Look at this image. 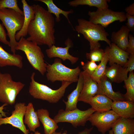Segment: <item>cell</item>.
Listing matches in <instances>:
<instances>
[{
    "instance_id": "obj_11",
    "label": "cell",
    "mask_w": 134,
    "mask_h": 134,
    "mask_svg": "<svg viewBox=\"0 0 134 134\" xmlns=\"http://www.w3.org/2000/svg\"><path fill=\"white\" fill-rule=\"evenodd\" d=\"M26 108L25 103H16L14 106V109L12 111L10 116L0 118V126L3 124H10L19 129L24 134H29V130L26 129L23 120Z\"/></svg>"
},
{
    "instance_id": "obj_37",
    "label": "cell",
    "mask_w": 134,
    "mask_h": 134,
    "mask_svg": "<svg viewBox=\"0 0 134 134\" xmlns=\"http://www.w3.org/2000/svg\"><path fill=\"white\" fill-rule=\"evenodd\" d=\"M93 129V127L90 128H86L84 130L81 132H79L78 134H90L91 133ZM52 134H67V132L66 131H65L63 133L61 132H55Z\"/></svg>"
},
{
    "instance_id": "obj_20",
    "label": "cell",
    "mask_w": 134,
    "mask_h": 134,
    "mask_svg": "<svg viewBox=\"0 0 134 134\" xmlns=\"http://www.w3.org/2000/svg\"><path fill=\"white\" fill-rule=\"evenodd\" d=\"M22 59L20 55L9 53L0 45V67L14 66L21 68L23 66Z\"/></svg>"
},
{
    "instance_id": "obj_1",
    "label": "cell",
    "mask_w": 134,
    "mask_h": 134,
    "mask_svg": "<svg viewBox=\"0 0 134 134\" xmlns=\"http://www.w3.org/2000/svg\"><path fill=\"white\" fill-rule=\"evenodd\" d=\"M33 5L35 17L29 24L28 31L29 36L26 39L38 45H46L50 48L55 44L54 18L42 6L37 4Z\"/></svg>"
},
{
    "instance_id": "obj_16",
    "label": "cell",
    "mask_w": 134,
    "mask_h": 134,
    "mask_svg": "<svg viewBox=\"0 0 134 134\" xmlns=\"http://www.w3.org/2000/svg\"><path fill=\"white\" fill-rule=\"evenodd\" d=\"M108 61L110 66L114 64L123 67L129 58L130 54L118 47L116 44L111 43L108 50Z\"/></svg>"
},
{
    "instance_id": "obj_25",
    "label": "cell",
    "mask_w": 134,
    "mask_h": 134,
    "mask_svg": "<svg viewBox=\"0 0 134 134\" xmlns=\"http://www.w3.org/2000/svg\"><path fill=\"white\" fill-rule=\"evenodd\" d=\"M24 116V123L27 125L30 131L34 132L36 129L40 127V123L32 103H29L26 106Z\"/></svg>"
},
{
    "instance_id": "obj_33",
    "label": "cell",
    "mask_w": 134,
    "mask_h": 134,
    "mask_svg": "<svg viewBox=\"0 0 134 134\" xmlns=\"http://www.w3.org/2000/svg\"><path fill=\"white\" fill-rule=\"evenodd\" d=\"M130 54H134V37L129 34V42L125 51Z\"/></svg>"
},
{
    "instance_id": "obj_17",
    "label": "cell",
    "mask_w": 134,
    "mask_h": 134,
    "mask_svg": "<svg viewBox=\"0 0 134 134\" xmlns=\"http://www.w3.org/2000/svg\"><path fill=\"white\" fill-rule=\"evenodd\" d=\"M111 109L120 117H134V102L128 100L113 101Z\"/></svg>"
},
{
    "instance_id": "obj_32",
    "label": "cell",
    "mask_w": 134,
    "mask_h": 134,
    "mask_svg": "<svg viewBox=\"0 0 134 134\" xmlns=\"http://www.w3.org/2000/svg\"><path fill=\"white\" fill-rule=\"evenodd\" d=\"M81 63L83 71L86 72L91 76L96 70L98 66L95 62L90 61L85 63L81 62Z\"/></svg>"
},
{
    "instance_id": "obj_26",
    "label": "cell",
    "mask_w": 134,
    "mask_h": 134,
    "mask_svg": "<svg viewBox=\"0 0 134 134\" xmlns=\"http://www.w3.org/2000/svg\"><path fill=\"white\" fill-rule=\"evenodd\" d=\"M36 1L41 2L45 3L47 6L48 11L51 14L53 13L56 16L55 20L58 22L60 21V15L62 14L67 19L69 23L72 25L68 18V15L69 14L73 13V10L71 9L68 11H65L59 8L54 3L52 0H37Z\"/></svg>"
},
{
    "instance_id": "obj_8",
    "label": "cell",
    "mask_w": 134,
    "mask_h": 134,
    "mask_svg": "<svg viewBox=\"0 0 134 134\" xmlns=\"http://www.w3.org/2000/svg\"><path fill=\"white\" fill-rule=\"evenodd\" d=\"M95 112L91 108L85 110H81L77 108L70 111L61 109L53 119L57 123L67 122L70 123L75 128L80 126H84L90 116Z\"/></svg>"
},
{
    "instance_id": "obj_31",
    "label": "cell",
    "mask_w": 134,
    "mask_h": 134,
    "mask_svg": "<svg viewBox=\"0 0 134 134\" xmlns=\"http://www.w3.org/2000/svg\"><path fill=\"white\" fill-rule=\"evenodd\" d=\"M17 2V0H0V9L4 8L11 9L24 15L23 11L19 8Z\"/></svg>"
},
{
    "instance_id": "obj_10",
    "label": "cell",
    "mask_w": 134,
    "mask_h": 134,
    "mask_svg": "<svg viewBox=\"0 0 134 134\" xmlns=\"http://www.w3.org/2000/svg\"><path fill=\"white\" fill-rule=\"evenodd\" d=\"M120 117L112 110L102 112H95L88 121L102 134H105L111 128Z\"/></svg>"
},
{
    "instance_id": "obj_3",
    "label": "cell",
    "mask_w": 134,
    "mask_h": 134,
    "mask_svg": "<svg viewBox=\"0 0 134 134\" xmlns=\"http://www.w3.org/2000/svg\"><path fill=\"white\" fill-rule=\"evenodd\" d=\"M35 74L33 72L31 76L29 92L34 98L46 100L50 103L57 102L64 96L67 88L72 83L63 81L61 86L56 90L40 83L34 79Z\"/></svg>"
},
{
    "instance_id": "obj_36",
    "label": "cell",
    "mask_w": 134,
    "mask_h": 134,
    "mask_svg": "<svg viewBox=\"0 0 134 134\" xmlns=\"http://www.w3.org/2000/svg\"><path fill=\"white\" fill-rule=\"evenodd\" d=\"M7 35L3 25L0 23V41L8 45L9 41L7 40Z\"/></svg>"
},
{
    "instance_id": "obj_13",
    "label": "cell",
    "mask_w": 134,
    "mask_h": 134,
    "mask_svg": "<svg viewBox=\"0 0 134 134\" xmlns=\"http://www.w3.org/2000/svg\"><path fill=\"white\" fill-rule=\"evenodd\" d=\"M83 84L78 101L88 103L90 99L97 95L98 92V84L87 73L82 71Z\"/></svg>"
},
{
    "instance_id": "obj_30",
    "label": "cell",
    "mask_w": 134,
    "mask_h": 134,
    "mask_svg": "<svg viewBox=\"0 0 134 134\" xmlns=\"http://www.w3.org/2000/svg\"><path fill=\"white\" fill-rule=\"evenodd\" d=\"M104 54V50L99 48L90 50L89 52L86 53V56L87 59L89 61L100 62Z\"/></svg>"
},
{
    "instance_id": "obj_14",
    "label": "cell",
    "mask_w": 134,
    "mask_h": 134,
    "mask_svg": "<svg viewBox=\"0 0 134 134\" xmlns=\"http://www.w3.org/2000/svg\"><path fill=\"white\" fill-rule=\"evenodd\" d=\"M98 84V94L105 95L113 101L126 100L124 94L119 92H116L113 90L111 82L106 76L101 78Z\"/></svg>"
},
{
    "instance_id": "obj_28",
    "label": "cell",
    "mask_w": 134,
    "mask_h": 134,
    "mask_svg": "<svg viewBox=\"0 0 134 134\" xmlns=\"http://www.w3.org/2000/svg\"><path fill=\"white\" fill-rule=\"evenodd\" d=\"M109 46H107L105 49L104 55L96 70L91 76L92 79L98 83L100 79L104 75L107 67L106 65L108 62V50Z\"/></svg>"
},
{
    "instance_id": "obj_9",
    "label": "cell",
    "mask_w": 134,
    "mask_h": 134,
    "mask_svg": "<svg viewBox=\"0 0 134 134\" xmlns=\"http://www.w3.org/2000/svg\"><path fill=\"white\" fill-rule=\"evenodd\" d=\"M89 21L93 23L101 25L104 28L113 22L118 21L121 22L126 20V13L123 12L114 11L108 8L97 9L95 11H89Z\"/></svg>"
},
{
    "instance_id": "obj_12",
    "label": "cell",
    "mask_w": 134,
    "mask_h": 134,
    "mask_svg": "<svg viewBox=\"0 0 134 134\" xmlns=\"http://www.w3.org/2000/svg\"><path fill=\"white\" fill-rule=\"evenodd\" d=\"M66 46L62 47L56 46L54 45L47 49L45 51L48 57L50 58H57L63 61L69 60L72 64L75 63L78 61V57H74L70 54L68 52L70 48L72 47L73 43L71 40L68 38L65 42Z\"/></svg>"
},
{
    "instance_id": "obj_18",
    "label": "cell",
    "mask_w": 134,
    "mask_h": 134,
    "mask_svg": "<svg viewBox=\"0 0 134 134\" xmlns=\"http://www.w3.org/2000/svg\"><path fill=\"white\" fill-rule=\"evenodd\" d=\"M110 66L106 67L104 76L111 82L120 83L128 78V72L126 68L116 64Z\"/></svg>"
},
{
    "instance_id": "obj_19",
    "label": "cell",
    "mask_w": 134,
    "mask_h": 134,
    "mask_svg": "<svg viewBox=\"0 0 134 134\" xmlns=\"http://www.w3.org/2000/svg\"><path fill=\"white\" fill-rule=\"evenodd\" d=\"M113 101L107 96L97 94L90 100L88 104L95 112H102L111 110Z\"/></svg>"
},
{
    "instance_id": "obj_7",
    "label": "cell",
    "mask_w": 134,
    "mask_h": 134,
    "mask_svg": "<svg viewBox=\"0 0 134 134\" xmlns=\"http://www.w3.org/2000/svg\"><path fill=\"white\" fill-rule=\"evenodd\" d=\"M25 85L20 82L14 81L8 73H0V102L12 105L17 95Z\"/></svg>"
},
{
    "instance_id": "obj_4",
    "label": "cell",
    "mask_w": 134,
    "mask_h": 134,
    "mask_svg": "<svg viewBox=\"0 0 134 134\" xmlns=\"http://www.w3.org/2000/svg\"><path fill=\"white\" fill-rule=\"evenodd\" d=\"M0 19L7 31V34L9 39L8 46L13 54H15L17 42L15 35L17 32L22 27L24 15L12 9L3 8L0 9Z\"/></svg>"
},
{
    "instance_id": "obj_38",
    "label": "cell",
    "mask_w": 134,
    "mask_h": 134,
    "mask_svg": "<svg viewBox=\"0 0 134 134\" xmlns=\"http://www.w3.org/2000/svg\"><path fill=\"white\" fill-rule=\"evenodd\" d=\"M127 14L131 16H134V3H133L127 7L125 9Z\"/></svg>"
},
{
    "instance_id": "obj_6",
    "label": "cell",
    "mask_w": 134,
    "mask_h": 134,
    "mask_svg": "<svg viewBox=\"0 0 134 134\" xmlns=\"http://www.w3.org/2000/svg\"><path fill=\"white\" fill-rule=\"evenodd\" d=\"M46 71V76L48 81L52 82L65 81L72 83L78 81L81 71L79 67L70 68L63 64L61 59L56 58L52 64H47Z\"/></svg>"
},
{
    "instance_id": "obj_27",
    "label": "cell",
    "mask_w": 134,
    "mask_h": 134,
    "mask_svg": "<svg viewBox=\"0 0 134 134\" xmlns=\"http://www.w3.org/2000/svg\"><path fill=\"white\" fill-rule=\"evenodd\" d=\"M107 0H74L69 2V5L73 7H76L79 5H86L90 6H94L98 9H101L108 8Z\"/></svg>"
},
{
    "instance_id": "obj_40",
    "label": "cell",
    "mask_w": 134,
    "mask_h": 134,
    "mask_svg": "<svg viewBox=\"0 0 134 134\" xmlns=\"http://www.w3.org/2000/svg\"><path fill=\"white\" fill-rule=\"evenodd\" d=\"M31 134H41L38 131H35L34 133H31Z\"/></svg>"
},
{
    "instance_id": "obj_5",
    "label": "cell",
    "mask_w": 134,
    "mask_h": 134,
    "mask_svg": "<svg viewBox=\"0 0 134 134\" xmlns=\"http://www.w3.org/2000/svg\"><path fill=\"white\" fill-rule=\"evenodd\" d=\"M16 50L24 52L32 67L43 75L46 71L47 64L40 48L35 42L28 41L24 37H21L16 48Z\"/></svg>"
},
{
    "instance_id": "obj_21",
    "label": "cell",
    "mask_w": 134,
    "mask_h": 134,
    "mask_svg": "<svg viewBox=\"0 0 134 134\" xmlns=\"http://www.w3.org/2000/svg\"><path fill=\"white\" fill-rule=\"evenodd\" d=\"M111 128L114 134H134V119L120 117Z\"/></svg>"
},
{
    "instance_id": "obj_23",
    "label": "cell",
    "mask_w": 134,
    "mask_h": 134,
    "mask_svg": "<svg viewBox=\"0 0 134 134\" xmlns=\"http://www.w3.org/2000/svg\"><path fill=\"white\" fill-rule=\"evenodd\" d=\"M76 87L72 92L67 96V100L63 101L66 105V111L73 110L77 108V104L80 93L82 89L83 84V77L82 71H81L77 82Z\"/></svg>"
},
{
    "instance_id": "obj_34",
    "label": "cell",
    "mask_w": 134,
    "mask_h": 134,
    "mask_svg": "<svg viewBox=\"0 0 134 134\" xmlns=\"http://www.w3.org/2000/svg\"><path fill=\"white\" fill-rule=\"evenodd\" d=\"M126 68L128 72L134 71V54H130L129 58L123 67Z\"/></svg>"
},
{
    "instance_id": "obj_29",
    "label": "cell",
    "mask_w": 134,
    "mask_h": 134,
    "mask_svg": "<svg viewBox=\"0 0 134 134\" xmlns=\"http://www.w3.org/2000/svg\"><path fill=\"white\" fill-rule=\"evenodd\" d=\"M126 92L124 94L126 100L134 102V73L129 72L128 78L124 81Z\"/></svg>"
},
{
    "instance_id": "obj_24",
    "label": "cell",
    "mask_w": 134,
    "mask_h": 134,
    "mask_svg": "<svg viewBox=\"0 0 134 134\" xmlns=\"http://www.w3.org/2000/svg\"><path fill=\"white\" fill-rule=\"evenodd\" d=\"M130 32L125 25H123L118 31L112 33L110 41L119 48L125 51L128 43Z\"/></svg>"
},
{
    "instance_id": "obj_42",
    "label": "cell",
    "mask_w": 134,
    "mask_h": 134,
    "mask_svg": "<svg viewBox=\"0 0 134 134\" xmlns=\"http://www.w3.org/2000/svg\"></svg>"
},
{
    "instance_id": "obj_2",
    "label": "cell",
    "mask_w": 134,
    "mask_h": 134,
    "mask_svg": "<svg viewBox=\"0 0 134 134\" xmlns=\"http://www.w3.org/2000/svg\"><path fill=\"white\" fill-rule=\"evenodd\" d=\"M77 22L78 24L75 26V30L78 34H82L89 42L90 50L100 48V41L105 42L109 47L111 46V43L107 38L109 34L101 25L83 19H78Z\"/></svg>"
},
{
    "instance_id": "obj_43",
    "label": "cell",
    "mask_w": 134,
    "mask_h": 134,
    "mask_svg": "<svg viewBox=\"0 0 134 134\" xmlns=\"http://www.w3.org/2000/svg\"></svg>"
},
{
    "instance_id": "obj_35",
    "label": "cell",
    "mask_w": 134,
    "mask_h": 134,
    "mask_svg": "<svg viewBox=\"0 0 134 134\" xmlns=\"http://www.w3.org/2000/svg\"><path fill=\"white\" fill-rule=\"evenodd\" d=\"M126 16L127 22L126 26L130 31L134 32V16H131L126 13Z\"/></svg>"
},
{
    "instance_id": "obj_41",
    "label": "cell",
    "mask_w": 134,
    "mask_h": 134,
    "mask_svg": "<svg viewBox=\"0 0 134 134\" xmlns=\"http://www.w3.org/2000/svg\"><path fill=\"white\" fill-rule=\"evenodd\" d=\"M108 134H114L112 129H110L108 131Z\"/></svg>"
},
{
    "instance_id": "obj_22",
    "label": "cell",
    "mask_w": 134,
    "mask_h": 134,
    "mask_svg": "<svg viewBox=\"0 0 134 134\" xmlns=\"http://www.w3.org/2000/svg\"><path fill=\"white\" fill-rule=\"evenodd\" d=\"M39 121L42 124L45 134H52L58 128L57 123L49 116V113L46 109L41 108L36 111Z\"/></svg>"
},
{
    "instance_id": "obj_39",
    "label": "cell",
    "mask_w": 134,
    "mask_h": 134,
    "mask_svg": "<svg viewBox=\"0 0 134 134\" xmlns=\"http://www.w3.org/2000/svg\"><path fill=\"white\" fill-rule=\"evenodd\" d=\"M8 105L6 103H4L0 107V118H2L3 117H6V114L8 113H7L4 112L3 110L5 108L4 107Z\"/></svg>"
},
{
    "instance_id": "obj_15",
    "label": "cell",
    "mask_w": 134,
    "mask_h": 134,
    "mask_svg": "<svg viewBox=\"0 0 134 134\" xmlns=\"http://www.w3.org/2000/svg\"><path fill=\"white\" fill-rule=\"evenodd\" d=\"M24 16L23 24L22 28L17 32L15 35L17 41H19L21 37L26 36L28 34V27L29 24L34 18L35 11L33 5L28 4L25 0H22Z\"/></svg>"
}]
</instances>
